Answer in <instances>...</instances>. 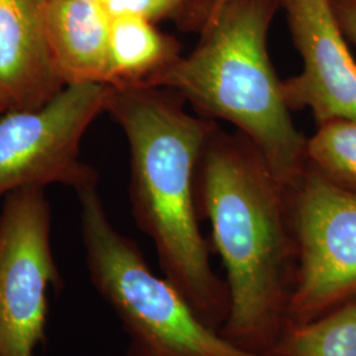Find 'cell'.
Segmentation results:
<instances>
[{
	"instance_id": "cell-1",
	"label": "cell",
	"mask_w": 356,
	"mask_h": 356,
	"mask_svg": "<svg viewBox=\"0 0 356 356\" xmlns=\"http://www.w3.org/2000/svg\"><path fill=\"white\" fill-rule=\"evenodd\" d=\"M197 201L226 270L229 309L219 331L269 354L285 327L297 267L291 186L244 136L218 126L200 161Z\"/></svg>"
},
{
	"instance_id": "cell-2",
	"label": "cell",
	"mask_w": 356,
	"mask_h": 356,
	"mask_svg": "<svg viewBox=\"0 0 356 356\" xmlns=\"http://www.w3.org/2000/svg\"><path fill=\"white\" fill-rule=\"evenodd\" d=\"M185 104L170 90L111 86L106 113L127 138L136 225L152 241L163 275L207 325L220 330L227 288L211 266L197 201L200 161L218 124L188 113Z\"/></svg>"
},
{
	"instance_id": "cell-3",
	"label": "cell",
	"mask_w": 356,
	"mask_h": 356,
	"mask_svg": "<svg viewBox=\"0 0 356 356\" xmlns=\"http://www.w3.org/2000/svg\"><path fill=\"white\" fill-rule=\"evenodd\" d=\"M279 0H234L201 33L197 47L145 88L176 92L197 114L235 126L285 185L302 176L306 143L294 126L282 81L268 53Z\"/></svg>"
},
{
	"instance_id": "cell-4",
	"label": "cell",
	"mask_w": 356,
	"mask_h": 356,
	"mask_svg": "<svg viewBox=\"0 0 356 356\" xmlns=\"http://www.w3.org/2000/svg\"><path fill=\"white\" fill-rule=\"evenodd\" d=\"M97 185L76 191L86 267L131 344L159 356H273L241 348L207 325L164 275L153 272L139 245L115 229Z\"/></svg>"
},
{
	"instance_id": "cell-5",
	"label": "cell",
	"mask_w": 356,
	"mask_h": 356,
	"mask_svg": "<svg viewBox=\"0 0 356 356\" xmlns=\"http://www.w3.org/2000/svg\"><path fill=\"white\" fill-rule=\"evenodd\" d=\"M297 267L285 326L318 318L356 297V191L306 166L291 186Z\"/></svg>"
},
{
	"instance_id": "cell-6",
	"label": "cell",
	"mask_w": 356,
	"mask_h": 356,
	"mask_svg": "<svg viewBox=\"0 0 356 356\" xmlns=\"http://www.w3.org/2000/svg\"><path fill=\"white\" fill-rule=\"evenodd\" d=\"M111 86H65L38 108L0 113V197L23 188L60 184L78 191L98 182L79 159L81 140L106 111Z\"/></svg>"
},
{
	"instance_id": "cell-7",
	"label": "cell",
	"mask_w": 356,
	"mask_h": 356,
	"mask_svg": "<svg viewBox=\"0 0 356 356\" xmlns=\"http://www.w3.org/2000/svg\"><path fill=\"white\" fill-rule=\"evenodd\" d=\"M44 188L6 195L0 210V356H35L44 343L49 288H61Z\"/></svg>"
},
{
	"instance_id": "cell-8",
	"label": "cell",
	"mask_w": 356,
	"mask_h": 356,
	"mask_svg": "<svg viewBox=\"0 0 356 356\" xmlns=\"http://www.w3.org/2000/svg\"><path fill=\"white\" fill-rule=\"evenodd\" d=\"M279 6L304 64L300 74L282 81L289 108H309L317 126L356 122V61L331 0H279Z\"/></svg>"
},
{
	"instance_id": "cell-9",
	"label": "cell",
	"mask_w": 356,
	"mask_h": 356,
	"mask_svg": "<svg viewBox=\"0 0 356 356\" xmlns=\"http://www.w3.org/2000/svg\"><path fill=\"white\" fill-rule=\"evenodd\" d=\"M48 0H0V108H38L65 85L51 60Z\"/></svg>"
},
{
	"instance_id": "cell-10",
	"label": "cell",
	"mask_w": 356,
	"mask_h": 356,
	"mask_svg": "<svg viewBox=\"0 0 356 356\" xmlns=\"http://www.w3.org/2000/svg\"><path fill=\"white\" fill-rule=\"evenodd\" d=\"M110 26L111 16L99 1L48 0L47 38L53 64L65 86H110Z\"/></svg>"
},
{
	"instance_id": "cell-11",
	"label": "cell",
	"mask_w": 356,
	"mask_h": 356,
	"mask_svg": "<svg viewBox=\"0 0 356 356\" xmlns=\"http://www.w3.org/2000/svg\"><path fill=\"white\" fill-rule=\"evenodd\" d=\"M177 40L138 16L111 17L110 86H143L175 64L181 54Z\"/></svg>"
},
{
	"instance_id": "cell-12",
	"label": "cell",
	"mask_w": 356,
	"mask_h": 356,
	"mask_svg": "<svg viewBox=\"0 0 356 356\" xmlns=\"http://www.w3.org/2000/svg\"><path fill=\"white\" fill-rule=\"evenodd\" d=\"M269 354L356 356V297L310 322L285 326Z\"/></svg>"
},
{
	"instance_id": "cell-13",
	"label": "cell",
	"mask_w": 356,
	"mask_h": 356,
	"mask_svg": "<svg viewBox=\"0 0 356 356\" xmlns=\"http://www.w3.org/2000/svg\"><path fill=\"white\" fill-rule=\"evenodd\" d=\"M306 163L335 185L356 191V122L319 124L307 138Z\"/></svg>"
},
{
	"instance_id": "cell-14",
	"label": "cell",
	"mask_w": 356,
	"mask_h": 356,
	"mask_svg": "<svg viewBox=\"0 0 356 356\" xmlns=\"http://www.w3.org/2000/svg\"><path fill=\"white\" fill-rule=\"evenodd\" d=\"M207 0H102L111 17L138 16L149 22L179 17L193 28Z\"/></svg>"
},
{
	"instance_id": "cell-15",
	"label": "cell",
	"mask_w": 356,
	"mask_h": 356,
	"mask_svg": "<svg viewBox=\"0 0 356 356\" xmlns=\"http://www.w3.org/2000/svg\"><path fill=\"white\" fill-rule=\"evenodd\" d=\"M331 4L348 42L356 47V0H331Z\"/></svg>"
},
{
	"instance_id": "cell-16",
	"label": "cell",
	"mask_w": 356,
	"mask_h": 356,
	"mask_svg": "<svg viewBox=\"0 0 356 356\" xmlns=\"http://www.w3.org/2000/svg\"><path fill=\"white\" fill-rule=\"evenodd\" d=\"M232 1L234 0H207L202 11L198 15L193 29L202 32L207 26H211L216 22V17Z\"/></svg>"
},
{
	"instance_id": "cell-17",
	"label": "cell",
	"mask_w": 356,
	"mask_h": 356,
	"mask_svg": "<svg viewBox=\"0 0 356 356\" xmlns=\"http://www.w3.org/2000/svg\"><path fill=\"white\" fill-rule=\"evenodd\" d=\"M127 356H159L154 355L152 353L147 351V350H143L140 347L135 346V344H131L129 348H128Z\"/></svg>"
},
{
	"instance_id": "cell-18",
	"label": "cell",
	"mask_w": 356,
	"mask_h": 356,
	"mask_svg": "<svg viewBox=\"0 0 356 356\" xmlns=\"http://www.w3.org/2000/svg\"><path fill=\"white\" fill-rule=\"evenodd\" d=\"M90 1H99V3H101L102 0H90Z\"/></svg>"
},
{
	"instance_id": "cell-19",
	"label": "cell",
	"mask_w": 356,
	"mask_h": 356,
	"mask_svg": "<svg viewBox=\"0 0 356 356\" xmlns=\"http://www.w3.org/2000/svg\"><path fill=\"white\" fill-rule=\"evenodd\" d=\"M0 113H3V111H1V108H0Z\"/></svg>"
}]
</instances>
